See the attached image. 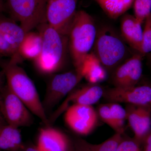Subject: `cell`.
Returning <instances> with one entry per match:
<instances>
[{"mask_svg": "<svg viewBox=\"0 0 151 151\" xmlns=\"http://www.w3.org/2000/svg\"><path fill=\"white\" fill-rule=\"evenodd\" d=\"M97 32L92 16L85 11H77L67 35L68 51L75 70L79 73L84 60L94 47Z\"/></svg>", "mask_w": 151, "mask_h": 151, "instance_id": "obj_1", "label": "cell"}, {"mask_svg": "<svg viewBox=\"0 0 151 151\" xmlns=\"http://www.w3.org/2000/svg\"><path fill=\"white\" fill-rule=\"evenodd\" d=\"M3 70L9 89L32 114L37 116L47 127L50 126L35 85L25 70L18 63L10 61L4 66Z\"/></svg>", "mask_w": 151, "mask_h": 151, "instance_id": "obj_2", "label": "cell"}, {"mask_svg": "<svg viewBox=\"0 0 151 151\" xmlns=\"http://www.w3.org/2000/svg\"><path fill=\"white\" fill-rule=\"evenodd\" d=\"M42 36L41 51L34 60L38 70L44 74L55 73L62 68L68 51V35L60 33L47 23L39 26Z\"/></svg>", "mask_w": 151, "mask_h": 151, "instance_id": "obj_3", "label": "cell"}, {"mask_svg": "<svg viewBox=\"0 0 151 151\" xmlns=\"http://www.w3.org/2000/svg\"><path fill=\"white\" fill-rule=\"evenodd\" d=\"M124 41L110 27H103L97 31L93 52L106 70H114L132 56Z\"/></svg>", "mask_w": 151, "mask_h": 151, "instance_id": "obj_4", "label": "cell"}, {"mask_svg": "<svg viewBox=\"0 0 151 151\" xmlns=\"http://www.w3.org/2000/svg\"><path fill=\"white\" fill-rule=\"evenodd\" d=\"M47 0H6V8L11 18L19 22L24 32L47 23Z\"/></svg>", "mask_w": 151, "mask_h": 151, "instance_id": "obj_5", "label": "cell"}, {"mask_svg": "<svg viewBox=\"0 0 151 151\" xmlns=\"http://www.w3.org/2000/svg\"><path fill=\"white\" fill-rule=\"evenodd\" d=\"M0 113L7 124L18 129L33 122L32 113L6 85L0 92Z\"/></svg>", "mask_w": 151, "mask_h": 151, "instance_id": "obj_6", "label": "cell"}, {"mask_svg": "<svg viewBox=\"0 0 151 151\" xmlns=\"http://www.w3.org/2000/svg\"><path fill=\"white\" fill-rule=\"evenodd\" d=\"M83 78L76 70L54 75L49 82L42 102L46 113L69 94Z\"/></svg>", "mask_w": 151, "mask_h": 151, "instance_id": "obj_7", "label": "cell"}, {"mask_svg": "<svg viewBox=\"0 0 151 151\" xmlns=\"http://www.w3.org/2000/svg\"><path fill=\"white\" fill-rule=\"evenodd\" d=\"M77 0H47V23L63 35H67L76 12Z\"/></svg>", "mask_w": 151, "mask_h": 151, "instance_id": "obj_8", "label": "cell"}, {"mask_svg": "<svg viewBox=\"0 0 151 151\" xmlns=\"http://www.w3.org/2000/svg\"><path fill=\"white\" fill-rule=\"evenodd\" d=\"M103 97L110 103L151 106V86L142 85L127 87L114 86L104 90Z\"/></svg>", "mask_w": 151, "mask_h": 151, "instance_id": "obj_9", "label": "cell"}, {"mask_svg": "<svg viewBox=\"0 0 151 151\" xmlns=\"http://www.w3.org/2000/svg\"><path fill=\"white\" fill-rule=\"evenodd\" d=\"M64 120L72 131L85 136L90 134L97 124V114L92 106L73 104L67 108Z\"/></svg>", "mask_w": 151, "mask_h": 151, "instance_id": "obj_10", "label": "cell"}, {"mask_svg": "<svg viewBox=\"0 0 151 151\" xmlns=\"http://www.w3.org/2000/svg\"><path fill=\"white\" fill-rule=\"evenodd\" d=\"M143 56L138 52L132 55L113 70L112 81L115 87L137 85L142 75Z\"/></svg>", "mask_w": 151, "mask_h": 151, "instance_id": "obj_11", "label": "cell"}, {"mask_svg": "<svg viewBox=\"0 0 151 151\" xmlns=\"http://www.w3.org/2000/svg\"><path fill=\"white\" fill-rule=\"evenodd\" d=\"M126 110L134 139L140 144L151 130V106L129 105Z\"/></svg>", "mask_w": 151, "mask_h": 151, "instance_id": "obj_12", "label": "cell"}, {"mask_svg": "<svg viewBox=\"0 0 151 151\" xmlns=\"http://www.w3.org/2000/svg\"><path fill=\"white\" fill-rule=\"evenodd\" d=\"M104 90L97 84H90L72 92L66 98L60 108L52 115L50 121L51 123L55 121L60 113L66 109L67 105L70 103L73 104H78L92 106L99 101L103 97Z\"/></svg>", "mask_w": 151, "mask_h": 151, "instance_id": "obj_13", "label": "cell"}, {"mask_svg": "<svg viewBox=\"0 0 151 151\" xmlns=\"http://www.w3.org/2000/svg\"><path fill=\"white\" fill-rule=\"evenodd\" d=\"M37 146L45 151H72V141L63 132L47 127L40 131Z\"/></svg>", "mask_w": 151, "mask_h": 151, "instance_id": "obj_14", "label": "cell"}, {"mask_svg": "<svg viewBox=\"0 0 151 151\" xmlns=\"http://www.w3.org/2000/svg\"><path fill=\"white\" fill-rule=\"evenodd\" d=\"M142 23L134 16L126 14L121 22L122 38L132 48L141 53L142 40Z\"/></svg>", "mask_w": 151, "mask_h": 151, "instance_id": "obj_15", "label": "cell"}, {"mask_svg": "<svg viewBox=\"0 0 151 151\" xmlns=\"http://www.w3.org/2000/svg\"><path fill=\"white\" fill-rule=\"evenodd\" d=\"M80 73L90 84H97L106 80L107 70L93 52L86 56L81 66Z\"/></svg>", "mask_w": 151, "mask_h": 151, "instance_id": "obj_16", "label": "cell"}, {"mask_svg": "<svg viewBox=\"0 0 151 151\" xmlns=\"http://www.w3.org/2000/svg\"><path fill=\"white\" fill-rule=\"evenodd\" d=\"M42 37L40 33L32 31L26 33L19 47L17 57L20 61L22 58L35 60L41 51Z\"/></svg>", "mask_w": 151, "mask_h": 151, "instance_id": "obj_17", "label": "cell"}, {"mask_svg": "<svg viewBox=\"0 0 151 151\" xmlns=\"http://www.w3.org/2000/svg\"><path fill=\"white\" fill-rule=\"evenodd\" d=\"M0 33L14 49L17 52L26 33L16 22L11 18L0 15Z\"/></svg>", "mask_w": 151, "mask_h": 151, "instance_id": "obj_18", "label": "cell"}, {"mask_svg": "<svg viewBox=\"0 0 151 151\" xmlns=\"http://www.w3.org/2000/svg\"><path fill=\"white\" fill-rule=\"evenodd\" d=\"M24 145L18 128L7 124L0 125V150L21 151Z\"/></svg>", "mask_w": 151, "mask_h": 151, "instance_id": "obj_19", "label": "cell"}, {"mask_svg": "<svg viewBox=\"0 0 151 151\" xmlns=\"http://www.w3.org/2000/svg\"><path fill=\"white\" fill-rule=\"evenodd\" d=\"M122 138V134L116 133L99 144H91L80 138H74L72 142L74 151H116Z\"/></svg>", "mask_w": 151, "mask_h": 151, "instance_id": "obj_20", "label": "cell"}, {"mask_svg": "<svg viewBox=\"0 0 151 151\" xmlns=\"http://www.w3.org/2000/svg\"><path fill=\"white\" fill-rule=\"evenodd\" d=\"M109 17L116 19L129 10L134 0H94Z\"/></svg>", "mask_w": 151, "mask_h": 151, "instance_id": "obj_21", "label": "cell"}, {"mask_svg": "<svg viewBox=\"0 0 151 151\" xmlns=\"http://www.w3.org/2000/svg\"><path fill=\"white\" fill-rule=\"evenodd\" d=\"M108 105L119 129V133L123 134L124 131V123L127 118L126 110L118 103H110Z\"/></svg>", "mask_w": 151, "mask_h": 151, "instance_id": "obj_22", "label": "cell"}, {"mask_svg": "<svg viewBox=\"0 0 151 151\" xmlns=\"http://www.w3.org/2000/svg\"><path fill=\"white\" fill-rule=\"evenodd\" d=\"M134 16L141 22H144L151 14V0H134Z\"/></svg>", "mask_w": 151, "mask_h": 151, "instance_id": "obj_23", "label": "cell"}, {"mask_svg": "<svg viewBox=\"0 0 151 151\" xmlns=\"http://www.w3.org/2000/svg\"><path fill=\"white\" fill-rule=\"evenodd\" d=\"M141 53L145 56L151 52V14L145 20Z\"/></svg>", "mask_w": 151, "mask_h": 151, "instance_id": "obj_24", "label": "cell"}, {"mask_svg": "<svg viewBox=\"0 0 151 151\" xmlns=\"http://www.w3.org/2000/svg\"><path fill=\"white\" fill-rule=\"evenodd\" d=\"M98 111L99 116L103 122L113 129L116 133H119V129L108 104L100 105L98 108Z\"/></svg>", "mask_w": 151, "mask_h": 151, "instance_id": "obj_25", "label": "cell"}, {"mask_svg": "<svg viewBox=\"0 0 151 151\" xmlns=\"http://www.w3.org/2000/svg\"><path fill=\"white\" fill-rule=\"evenodd\" d=\"M7 57L17 60L16 51L0 33V58Z\"/></svg>", "mask_w": 151, "mask_h": 151, "instance_id": "obj_26", "label": "cell"}, {"mask_svg": "<svg viewBox=\"0 0 151 151\" xmlns=\"http://www.w3.org/2000/svg\"><path fill=\"white\" fill-rule=\"evenodd\" d=\"M140 143L134 139H123L119 143L116 151H142Z\"/></svg>", "mask_w": 151, "mask_h": 151, "instance_id": "obj_27", "label": "cell"}, {"mask_svg": "<svg viewBox=\"0 0 151 151\" xmlns=\"http://www.w3.org/2000/svg\"><path fill=\"white\" fill-rule=\"evenodd\" d=\"M21 151H45L40 148L37 145L33 144L25 145L24 147Z\"/></svg>", "mask_w": 151, "mask_h": 151, "instance_id": "obj_28", "label": "cell"}, {"mask_svg": "<svg viewBox=\"0 0 151 151\" xmlns=\"http://www.w3.org/2000/svg\"><path fill=\"white\" fill-rule=\"evenodd\" d=\"M145 145H151V130L143 141Z\"/></svg>", "mask_w": 151, "mask_h": 151, "instance_id": "obj_29", "label": "cell"}, {"mask_svg": "<svg viewBox=\"0 0 151 151\" xmlns=\"http://www.w3.org/2000/svg\"><path fill=\"white\" fill-rule=\"evenodd\" d=\"M6 0H0V14L6 10Z\"/></svg>", "mask_w": 151, "mask_h": 151, "instance_id": "obj_30", "label": "cell"}, {"mask_svg": "<svg viewBox=\"0 0 151 151\" xmlns=\"http://www.w3.org/2000/svg\"><path fill=\"white\" fill-rule=\"evenodd\" d=\"M5 77L4 73V71H0V89H2L4 86V82Z\"/></svg>", "mask_w": 151, "mask_h": 151, "instance_id": "obj_31", "label": "cell"}, {"mask_svg": "<svg viewBox=\"0 0 151 151\" xmlns=\"http://www.w3.org/2000/svg\"><path fill=\"white\" fill-rule=\"evenodd\" d=\"M143 151H151V145L145 146V150Z\"/></svg>", "mask_w": 151, "mask_h": 151, "instance_id": "obj_32", "label": "cell"}, {"mask_svg": "<svg viewBox=\"0 0 151 151\" xmlns=\"http://www.w3.org/2000/svg\"><path fill=\"white\" fill-rule=\"evenodd\" d=\"M148 56V60L149 62L151 65V52L149 53V54L147 55Z\"/></svg>", "mask_w": 151, "mask_h": 151, "instance_id": "obj_33", "label": "cell"}, {"mask_svg": "<svg viewBox=\"0 0 151 151\" xmlns=\"http://www.w3.org/2000/svg\"><path fill=\"white\" fill-rule=\"evenodd\" d=\"M1 89H0V92H1Z\"/></svg>", "mask_w": 151, "mask_h": 151, "instance_id": "obj_34", "label": "cell"}, {"mask_svg": "<svg viewBox=\"0 0 151 151\" xmlns=\"http://www.w3.org/2000/svg\"><path fill=\"white\" fill-rule=\"evenodd\" d=\"M74 151V150H73V151Z\"/></svg>", "mask_w": 151, "mask_h": 151, "instance_id": "obj_35", "label": "cell"}, {"mask_svg": "<svg viewBox=\"0 0 151 151\" xmlns=\"http://www.w3.org/2000/svg\"><path fill=\"white\" fill-rule=\"evenodd\" d=\"M0 151H1V150H0Z\"/></svg>", "mask_w": 151, "mask_h": 151, "instance_id": "obj_36", "label": "cell"}]
</instances>
